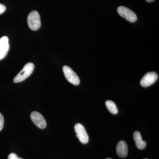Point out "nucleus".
<instances>
[{
  "instance_id": "obj_1",
  "label": "nucleus",
  "mask_w": 159,
  "mask_h": 159,
  "mask_svg": "<svg viewBox=\"0 0 159 159\" xmlns=\"http://www.w3.org/2000/svg\"><path fill=\"white\" fill-rule=\"evenodd\" d=\"M34 69V64L31 62L28 63L24 66L21 71L14 77L13 81L16 83L24 81L29 77L33 73Z\"/></svg>"
},
{
  "instance_id": "obj_2",
  "label": "nucleus",
  "mask_w": 159,
  "mask_h": 159,
  "mask_svg": "<svg viewBox=\"0 0 159 159\" xmlns=\"http://www.w3.org/2000/svg\"><path fill=\"white\" fill-rule=\"evenodd\" d=\"M28 25L31 30L37 31L41 25L40 16L37 11L34 10L29 13L27 19Z\"/></svg>"
},
{
  "instance_id": "obj_3",
  "label": "nucleus",
  "mask_w": 159,
  "mask_h": 159,
  "mask_svg": "<svg viewBox=\"0 0 159 159\" xmlns=\"http://www.w3.org/2000/svg\"><path fill=\"white\" fill-rule=\"evenodd\" d=\"M63 71L67 80L74 85H79L80 80L78 75L70 67L65 66L63 67Z\"/></svg>"
},
{
  "instance_id": "obj_4",
  "label": "nucleus",
  "mask_w": 159,
  "mask_h": 159,
  "mask_svg": "<svg viewBox=\"0 0 159 159\" xmlns=\"http://www.w3.org/2000/svg\"><path fill=\"white\" fill-rule=\"evenodd\" d=\"M117 11L119 15L130 22H135L137 20L136 14L127 7L123 6H119L117 9Z\"/></svg>"
},
{
  "instance_id": "obj_5",
  "label": "nucleus",
  "mask_w": 159,
  "mask_h": 159,
  "mask_svg": "<svg viewBox=\"0 0 159 159\" xmlns=\"http://www.w3.org/2000/svg\"><path fill=\"white\" fill-rule=\"evenodd\" d=\"M77 137L80 141L83 144H87L89 141V137L84 126L80 124L77 123L74 126Z\"/></svg>"
},
{
  "instance_id": "obj_6",
  "label": "nucleus",
  "mask_w": 159,
  "mask_h": 159,
  "mask_svg": "<svg viewBox=\"0 0 159 159\" xmlns=\"http://www.w3.org/2000/svg\"><path fill=\"white\" fill-rule=\"evenodd\" d=\"M158 76L156 72H151L145 74L141 80V85L143 87H147L152 85L157 80Z\"/></svg>"
},
{
  "instance_id": "obj_7",
  "label": "nucleus",
  "mask_w": 159,
  "mask_h": 159,
  "mask_svg": "<svg viewBox=\"0 0 159 159\" xmlns=\"http://www.w3.org/2000/svg\"><path fill=\"white\" fill-rule=\"evenodd\" d=\"M31 118L33 123L40 129H44L47 126L45 119L42 115L37 111L32 112L31 114Z\"/></svg>"
},
{
  "instance_id": "obj_8",
  "label": "nucleus",
  "mask_w": 159,
  "mask_h": 159,
  "mask_svg": "<svg viewBox=\"0 0 159 159\" xmlns=\"http://www.w3.org/2000/svg\"><path fill=\"white\" fill-rule=\"evenodd\" d=\"M9 39L3 36L0 39V60L4 59L8 54L9 50Z\"/></svg>"
},
{
  "instance_id": "obj_9",
  "label": "nucleus",
  "mask_w": 159,
  "mask_h": 159,
  "mask_svg": "<svg viewBox=\"0 0 159 159\" xmlns=\"http://www.w3.org/2000/svg\"><path fill=\"white\" fill-rule=\"evenodd\" d=\"M117 154L121 157L125 158L128 154V146L126 142L124 141H120L116 146Z\"/></svg>"
},
{
  "instance_id": "obj_10",
  "label": "nucleus",
  "mask_w": 159,
  "mask_h": 159,
  "mask_svg": "<svg viewBox=\"0 0 159 159\" xmlns=\"http://www.w3.org/2000/svg\"><path fill=\"white\" fill-rule=\"evenodd\" d=\"M133 138L137 148L139 149H143L146 147V142L142 139L141 133L139 131L134 132Z\"/></svg>"
},
{
  "instance_id": "obj_11",
  "label": "nucleus",
  "mask_w": 159,
  "mask_h": 159,
  "mask_svg": "<svg viewBox=\"0 0 159 159\" xmlns=\"http://www.w3.org/2000/svg\"><path fill=\"white\" fill-rule=\"evenodd\" d=\"M107 107L109 111L113 114H117L118 112V108L116 103L111 100H107L105 102Z\"/></svg>"
},
{
  "instance_id": "obj_12",
  "label": "nucleus",
  "mask_w": 159,
  "mask_h": 159,
  "mask_svg": "<svg viewBox=\"0 0 159 159\" xmlns=\"http://www.w3.org/2000/svg\"><path fill=\"white\" fill-rule=\"evenodd\" d=\"M4 117L2 114L0 113V131L2 130L4 125Z\"/></svg>"
},
{
  "instance_id": "obj_13",
  "label": "nucleus",
  "mask_w": 159,
  "mask_h": 159,
  "mask_svg": "<svg viewBox=\"0 0 159 159\" xmlns=\"http://www.w3.org/2000/svg\"><path fill=\"white\" fill-rule=\"evenodd\" d=\"M8 159H22L19 157L17 155L14 153H10L8 156Z\"/></svg>"
},
{
  "instance_id": "obj_14",
  "label": "nucleus",
  "mask_w": 159,
  "mask_h": 159,
  "mask_svg": "<svg viewBox=\"0 0 159 159\" xmlns=\"http://www.w3.org/2000/svg\"><path fill=\"white\" fill-rule=\"evenodd\" d=\"M6 10V7L5 5L0 3V15L2 14Z\"/></svg>"
},
{
  "instance_id": "obj_15",
  "label": "nucleus",
  "mask_w": 159,
  "mask_h": 159,
  "mask_svg": "<svg viewBox=\"0 0 159 159\" xmlns=\"http://www.w3.org/2000/svg\"><path fill=\"white\" fill-rule=\"evenodd\" d=\"M145 1L148 2H153L154 0H145Z\"/></svg>"
},
{
  "instance_id": "obj_16",
  "label": "nucleus",
  "mask_w": 159,
  "mask_h": 159,
  "mask_svg": "<svg viewBox=\"0 0 159 159\" xmlns=\"http://www.w3.org/2000/svg\"><path fill=\"white\" fill-rule=\"evenodd\" d=\"M106 159H112L111 158H106Z\"/></svg>"
},
{
  "instance_id": "obj_17",
  "label": "nucleus",
  "mask_w": 159,
  "mask_h": 159,
  "mask_svg": "<svg viewBox=\"0 0 159 159\" xmlns=\"http://www.w3.org/2000/svg\"></svg>"
}]
</instances>
